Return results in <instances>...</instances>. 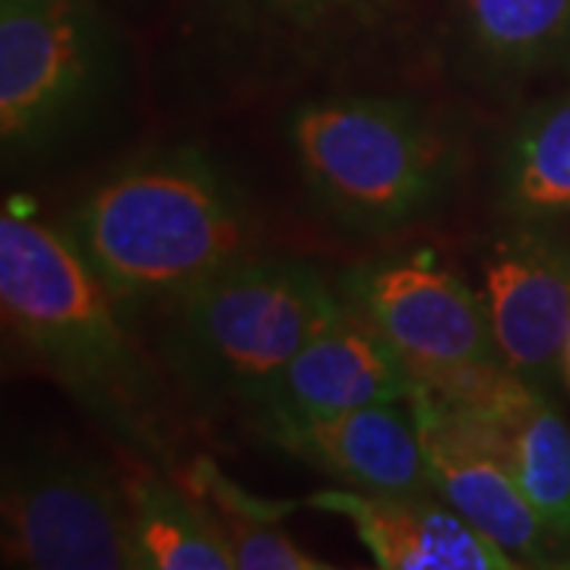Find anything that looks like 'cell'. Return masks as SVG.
<instances>
[{"mask_svg": "<svg viewBox=\"0 0 570 570\" xmlns=\"http://www.w3.org/2000/svg\"><path fill=\"white\" fill-rule=\"evenodd\" d=\"M225 7L235 26L264 32L269 39L288 41V51H302V41H314L311 51H321V39L343 32L355 17H367L377 0H216Z\"/></svg>", "mask_w": 570, "mask_h": 570, "instance_id": "cell-17", "label": "cell"}, {"mask_svg": "<svg viewBox=\"0 0 570 570\" xmlns=\"http://www.w3.org/2000/svg\"><path fill=\"white\" fill-rule=\"evenodd\" d=\"M0 307L17 346L149 466L175 469L165 393L73 238L3 209Z\"/></svg>", "mask_w": 570, "mask_h": 570, "instance_id": "cell-1", "label": "cell"}, {"mask_svg": "<svg viewBox=\"0 0 570 570\" xmlns=\"http://www.w3.org/2000/svg\"><path fill=\"white\" fill-rule=\"evenodd\" d=\"M190 482L204 494L206 501H213L216 510L223 513V520H266V523H279L292 510L298 508L295 501H264L254 498L250 491L238 489L223 469L213 466L209 460H197L190 469Z\"/></svg>", "mask_w": 570, "mask_h": 570, "instance_id": "cell-19", "label": "cell"}, {"mask_svg": "<svg viewBox=\"0 0 570 570\" xmlns=\"http://www.w3.org/2000/svg\"><path fill=\"white\" fill-rule=\"evenodd\" d=\"M118 41L92 0H0L3 168L67 153L115 96Z\"/></svg>", "mask_w": 570, "mask_h": 570, "instance_id": "cell-5", "label": "cell"}, {"mask_svg": "<svg viewBox=\"0 0 570 570\" xmlns=\"http://www.w3.org/2000/svg\"><path fill=\"white\" fill-rule=\"evenodd\" d=\"M343 305L387 336L419 384L463 367L501 365L479 292L428 257H387L340 276Z\"/></svg>", "mask_w": 570, "mask_h": 570, "instance_id": "cell-7", "label": "cell"}, {"mask_svg": "<svg viewBox=\"0 0 570 570\" xmlns=\"http://www.w3.org/2000/svg\"><path fill=\"white\" fill-rule=\"evenodd\" d=\"M453 51L489 92L570 77V0H456Z\"/></svg>", "mask_w": 570, "mask_h": 570, "instance_id": "cell-13", "label": "cell"}, {"mask_svg": "<svg viewBox=\"0 0 570 570\" xmlns=\"http://www.w3.org/2000/svg\"><path fill=\"white\" fill-rule=\"evenodd\" d=\"M307 508L343 517L381 570H513L482 530L438 491L326 489L305 498Z\"/></svg>", "mask_w": 570, "mask_h": 570, "instance_id": "cell-12", "label": "cell"}, {"mask_svg": "<svg viewBox=\"0 0 570 570\" xmlns=\"http://www.w3.org/2000/svg\"><path fill=\"white\" fill-rule=\"evenodd\" d=\"M412 403L425 438L431 489L510 554L517 568L570 564L561 542L542 523L504 463L501 434L472 415L434 403L422 387L415 390Z\"/></svg>", "mask_w": 570, "mask_h": 570, "instance_id": "cell-9", "label": "cell"}, {"mask_svg": "<svg viewBox=\"0 0 570 570\" xmlns=\"http://www.w3.org/2000/svg\"><path fill=\"white\" fill-rule=\"evenodd\" d=\"M307 200L362 235H396L448 204L460 146L425 105L381 92H330L285 118Z\"/></svg>", "mask_w": 570, "mask_h": 570, "instance_id": "cell-3", "label": "cell"}, {"mask_svg": "<svg viewBox=\"0 0 570 570\" xmlns=\"http://www.w3.org/2000/svg\"><path fill=\"white\" fill-rule=\"evenodd\" d=\"M501 453L570 561V425L546 390H532L504 422Z\"/></svg>", "mask_w": 570, "mask_h": 570, "instance_id": "cell-16", "label": "cell"}, {"mask_svg": "<svg viewBox=\"0 0 570 570\" xmlns=\"http://www.w3.org/2000/svg\"><path fill=\"white\" fill-rule=\"evenodd\" d=\"M475 292L501 365L551 393L570 336V242L546 219H508L475 250Z\"/></svg>", "mask_w": 570, "mask_h": 570, "instance_id": "cell-8", "label": "cell"}, {"mask_svg": "<svg viewBox=\"0 0 570 570\" xmlns=\"http://www.w3.org/2000/svg\"><path fill=\"white\" fill-rule=\"evenodd\" d=\"M564 384L570 387V336H568V346H564Z\"/></svg>", "mask_w": 570, "mask_h": 570, "instance_id": "cell-20", "label": "cell"}, {"mask_svg": "<svg viewBox=\"0 0 570 570\" xmlns=\"http://www.w3.org/2000/svg\"><path fill=\"white\" fill-rule=\"evenodd\" d=\"M340 307L314 264L250 254L165 307L163 358L197 406H254Z\"/></svg>", "mask_w": 570, "mask_h": 570, "instance_id": "cell-4", "label": "cell"}, {"mask_svg": "<svg viewBox=\"0 0 570 570\" xmlns=\"http://www.w3.org/2000/svg\"><path fill=\"white\" fill-rule=\"evenodd\" d=\"M61 228L130 321L257 254L245 187L197 146L111 168L70 204Z\"/></svg>", "mask_w": 570, "mask_h": 570, "instance_id": "cell-2", "label": "cell"}, {"mask_svg": "<svg viewBox=\"0 0 570 570\" xmlns=\"http://www.w3.org/2000/svg\"><path fill=\"white\" fill-rule=\"evenodd\" d=\"M0 542L7 568H134L124 479L63 444L10 453L0 485Z\"/></svg>", "mask_w": 570, "mask_h": 570, "instance_id": "cell-6", "label": "cell"}, {"mask_svg": "<svg viewBox=\"0 0 570 570\" xmlns=\"http://www.w3.org/2000/svg\"><path fill=\"white\" fill-rule=\"evenodd\" d=\"M491 206L504 219L570 213V86L510 121L491 159Z\"/></svg>", "mask_w": 570, "mask_h": 570, "instance_id": "cell-14", "label": "cell"}, {"mask_svg": "<svg viewBox=\"0 0 570 570\" xmlns=\"http://www.w3.org/2000/svg\"><path fill=\"white\" fill-rule=\"evenodd\" d=\"M266 441L355 491H434L412 400L257 425Z\"/></svg>", "mask_w": 570, "mask_h": 570, "instance_id": "cell-11", "label": "cell"}, {"mask_svg": "<svg viewBox=\"0 0 570 570\" xmlns=\"http://www.w3.org/2000/svg\"><path fill=\"white\" fill-rule=\"evenodd\" d=\"M130 504L134 568L235 570V558L216 517L197 508L163 469L124 475Z\"/></svg>", "mask_w": 570, "mask_h": 570, "instance_id": "cell-15", "label": "cell"}, {"mask_svg": "<svg viewBox=\"0 0 570 570\" xmlns=\"http://www.w3.org/2000/svg\"><path fill=\"white\" fill-rule=\"evenodd\" d=\"M419 377L387 336L352 307H340L254 403L257 425L333 415L412 400Z\"/></svg>", "mask_w": 570, "mask_h": 570, "instance_id": "cell-10", "label": "cell"}, {"mask_svg": "<svg viewBox=\"0 0 570 570\" xmlns=\"http://www.w3.org/2000/svg\"><path fill=\"white\" fill-rule=\"evenodd\" d=\"M225 542L235 558V570H326L295 539H288L279 523L266 520H219Z\"/></svg>", "mask_w": 570, "mask_h": 570, "instance_id": "cell-18", "label": "cell"}]
</instances>
